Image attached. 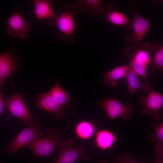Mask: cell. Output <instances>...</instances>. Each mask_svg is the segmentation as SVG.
I'll return each instance as SVG.
<instances>
[{"label": "cell", "instance_id": "10", "mask_svg": "<svg viewBox=\"0 0 163 163\" xmlns=\"http://www.w3.org/2000/svg\"><path fill=\"white\" fill-rule=\"evenodd\" d=\"M6 30L13 39L16 36L23 39L27 37L30 27L29 23L24 20L20 12L17 11L8 18Z\"/></svg>", "mask_w": 163, "mask_h": 163}, {"label": "cell", "instance_id": "16", "mask_svg": "<svg viewBox=\"0 0 163 163\" xmlns=\"http://www.w3.org/2000/svg\"><path fill=\"white\" fill-rule=\"evenodd\" d=\"M129 69V65L116 67L102 75L104 84L107 86L117 87L118 80L125 78Z\"/></svg>", "mask_w": 163, "mask_h": 163}, {"label": "cell", "instance_id": "7", "mask_svg": "<svg viewBox=\"0 0 163 163\" xmlns=\"http://www.w3.org/2000/svg\"><path fill=\"white\" fill-rule=\"evenodd\" d=\"M5 101L9 113L8 119L13 116L20 119L29 126L37 124L36 120L32 117L23 99L18 94L16 93L11 98H5Z\"/></svg>", "mask_w": 163, "mask_h": 163}, {"label": "cell", "instance_id": "9", "mask_svg": "<svg viewBox=\"0 0 163 163\" xmlns=\"http://www.w3.org/2000/svg\"><path fill=\"white\" fill-rule=\"evenodd\" d=\"M43 132L38 125L25 128L19 133L7 147L6 151L10 155L40 138Z\"/></svg>", "mask_w": 163, "mask_h": 163}, {"label": "cell", "instance_id": "25", "mask_svg": "<svg viewBox=\"0 0 163 163\" xmlns=\"http://www.w3.org/2000/svg\"><path fill=\"white\" fill-rule=\"evenodd\" d=\"M4 82L0 81V117L6 109V106L2 95V87Z\"/></svg>", "mask_w": 163, "mask_h": 163}, {"label": "cell", "instance_id": "24", "mask_svg": "<svg viewBox=\"0 0 163 163\" xmlns=\"http://www.w3.org/2000/svg\"><path fill=\"white\" fill-rule=\"evenodd\" d=\"M156 155L154 163H163V141L157 142L155 147Z\"/></svg>", "mask_w": 163, "mask_h": 163}, {"label": "cell", "instance_id": "26", "mask_svg": "<svg viewBox=\"0 0 163 163\" xmlns=\"http://www.w3.org/2000/svg\"><path fill=\"white\" fill-rule=\"evenodd\" d=\"M99 163H108V162L106 161L103 160L101 161Z\"/></svg>", "mask_w": 163, "mask_h": 163}, {"label": "cell", "instance_id": "23", "mask_svg": "<svg viewBox=\"0 0 163 163\" xmlns=\"http://www.w3.org/2000/svg\"><path fill=\"white\" fill-rule=\"evenodd\" d=\"M111 163H150L147 161L139 162L137 161L136 158L128 153H123L120 156L113 160Z\"/></svg>", "mask_w": 163, "mask_h": 163}, {"label": "cell", "instance_id": "3", "mask_svg": "<svg viewBox=\"0 0 163 163\" xmlns=\"http://www.w3.org/2000/svg\"><path fill=\"white\" fill-rule=\"evenodd\" d=\"M46 132L47 136L40 138L27 145L36 158L49 157L62 140L61 133L58 129L50 127L47 129Z\"/></svg>", "mask_w": 163, "mask_h": 163}, {"label": "cell", "instance_id": "19", "mask_svg": "<svg viewBox=\"0 0 163 163\" xmlns=\"http://www.w3.org/2000/svg\"><path fill=\"white\" fill-rule=\"evenodd\" d=\"M36 16L40 20L54 17L57 14L51 7L52 1L49 0H34Z\"/></svg>", "mask_w": 163, "mask_h": 163}, {"label": "cell", "instance_id": "2", "mask_svg": "<svg viewBox=\"0 0 163 163\" xmlns=\"http://www.w3.org/2000/svg\"><path fill=\"white\" fill-rule=\"evenodd\" d=\"M77 11L75 6L66 4L61 13L48 19L50 26H55L58 29L59 37L62 41L67 40L70 43L72 42L75 37V17Z\"/></svg>", "mask_w": 163, "mask_h": 163}, {"label": "cell", "instance_id": "22", "mask_svg": "<svg viewBox=\"0 0 163 163\" xmlns=\"http://www.w3.org/2000/svg\"><path fill=\"white\" fill-rule=\"evenodd\" d=\"M152 125L155 126L152 133L149 134V137L153 143L163 141V123H153Z\"/></svg>", "mask_w": 163, "mask_h": 163}, {"label": "cell", "instance_id": "8", "mask_svg": "<svg viewBox=\"0 0 163 163\" xmlns=\"http://www.w3.org/2000/svg\"><path fill=\"white\" fill-rule=\"evenodd\" d=\"M140 103L143 108L141 110L142 114L151 115L156 120L160 119L162 117L161 110L163 107V94L152 88L146 97L144 95L138 98Z\"/></svg>", "mask_w": 163, "mask_h": 163}, {"label": "cell", "instance_id": "11", "mask_svg": "<svg viewBox=\"0 0 163 163\" xmlns=\"http://www.w3.org/2000/svg\"><path fill=\"white\" fill-rule=\"evenodd\" d=\"M36 105L39 108L52 113L57 119H62L65 115L64 109L49 92L38 95Z\"/></svg>", "mask_w": 163, "mask_h": 163}, {"label": "cell", "instance_id": "15", "mask_svg": "<svg viewBox=\"0 0 163 163\" xmlns=\"http://www.w3.org/2000/svg\"><path fill=\"white\" fill-rule=\"evenodd\" d=\"M152 46L155 53L147 67V71L154 76L158 73L163 74V44L161 42H158Z\"/></svg>", "mask_w": 163, "mask_h": 163}, {"label": "cell", "instance_id": "21", "mask_svg": "<svg viewBox=\"0 0 163 163\" xmlns=\"http://www.w3.org/2000/svg\"><path fill=\"white\" fill-rule=\"evenodd\" d=\"M95 123L93 120L88 121L85 120H80L76 126L75 131L77 136L83 140L91 139L94 135L95 131Z\"/></svg>", "mask_w": 163, "mask_h": 163}, {"label": "cell", "instance_id": "1", "mask_svg": "<svg viewBox=\"0 0 163 163\" xmlns=\"http://www.w3.org/2000/svg\"><path fill=\"white\" fill-rule=\"evenodd\" d=\"M153 52L152 45L149 42L133 44L125 50V55L129 58V64L138 75L148 82L147 68L152 59Z\"/></svg>", "mask_w": 163, "mask_h": 163}, {"label": "cell", "instance_id": "20", "mask_svg": "<svg viewBox=\"0 0 163 163\" xmlns=\"http://www.w3.org/2000/svg\"><path fill=\"white\" fill-rule=\"evenodd\" d=\"M48 92L64 109L72 106L73 99L58 83H56Z\"/></svg>", "mask_w": 163, "mask_h": 163}, {"label": "cell", "instance_id": "5", "mask_svg": "<svg viewBox=\"0 0 163 163\" xmlns=\"http://www.w3.org/2000/svg\"><path fill=\"white\" fill-rule=\"evenodd\" d=\"M136 5L134 1L131 2L129 4L132 17L131 30H133V33L127 36L126 39L132 44L142 42L152 26L149 20L137 12L136 9Z\"/></svg>", "mask_w": 163, "mask_h": 163}, {"label": "cell", "instance_id": "14", "mask_svg": "<svg viewBox=\"0 0 163 163\" xmlns=\"http://www.w3.org/2000/svg\"><path fill=\"white\" fill-rule=\"evenodd\" d=\"M18 58L11 51L0 53V81L4 82L15 70Z\"/></svg>", "mask_w": 163, "mask_h": 163}, {"label": "cell", "instance_id": "18", "mask_svg": "<svg viewBox=\"0 0 163 163\" xmlns=\"http://www.w3.org/2000/svg\"><path fill=\"white\" fill-rule=\"evenodd\" d=\"M102 2L101 0H81L77 5L82 12L86 14L102 16L105 8L102 5Z\"/></svg>", "mask_w": 163, "mask_h": 163}, {"label": "cell", "instance_id": "6", "mask_svg": "<svg viewBox=\"0 0 163 163\" xmlns=\"http://www.w3.org/2000/svg\"><path fill=\"white\" fill-rule=\"evenodd\" d=\"M74 143L72 139L61 141L55 163H74L80 158L87 160L84 145L74 146Z\"/></svg>", "mask_w": 163, "mask_h": 163}, {"label": "cell", "instance_id": "17", "mask_svg": "<svg viewBox=\"0 0 163 163\" xmlns=\"http://www.w3.org/2000/svg\"><path fill=\"white\" fill-rule=\"evenodd\" d=\"M117 140V138L114 133L108 130H100L95 134L96 145L101 150H106L110 149Z\"/></svg>", "mask_w": 163, "mask_h": 163}, {"label": "cell", "instance_id": "4", "mask_svg": "<svg viewBox=\"0 0 163 163\" xmlns=\"http://www.w3.org/2000/svg\"><path fill=\"white\" fill-rule=\"evenodd\" d=\"M97 105L104 109L111 122L119 117L123 120H128L133 115V107L130 103L123 104L114 98H104L98 102Z\"/></svg>", "mask_w": 163, "mask_h": 163}, {"label": "cell", "instance_id": "12", "mask_svg": "<svg viewBox=\"0 0 163 163\" xmlns=\"http://www.w3.org/2000/svg\"><path fill=\"white\" fill-rule=\"evenodd\" d=\"M102 16L106 22L117 26H126L129 29H132L131 20L123 13L115 10L112 2L107 3Z\"/></svg>", "mask_w": 163, "mask_h": 163}, {"label": "cell", "instance_id": "13", "mask_svg": "<svg viewBox=\"0 0 163 163\" xmlns=\"http://www.w3.org/2000/svg\"><path fill=\"white\" fill-rule=\"evenodd\" d=\"M124 78L127 85V93L130 96L139 91L148 93L152 88L149 82H142L139 80L138 75L129 64L127 73Z\"/></svg>", "mask_w": 163, "mask_h": 163}]
</instances>
